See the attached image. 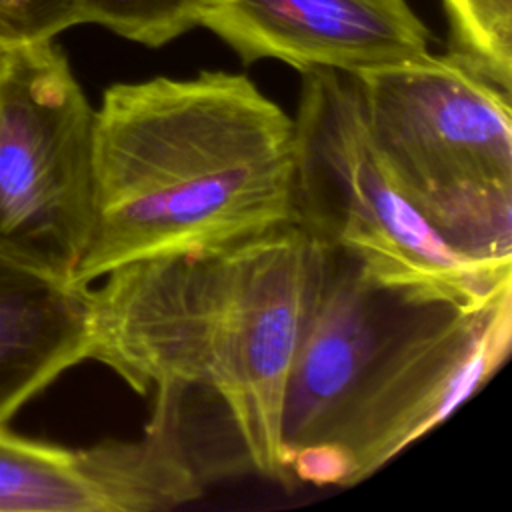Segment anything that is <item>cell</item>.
Returning a JSON list of instances; mask_svg holds the SVG:
<instances>
[{"mask_svg":"<svg viewBox=\"0 0 512 512\" xmlns=\"http://www.w3.org/2000/svg\"><path fill=\"white\" fill-rule=\"evenodd\" d=\"M210 0H88L86 24L158 48L198 26Z\"/></svg>","mask_w":512,"mask_h":512,"instance_id":"11","label":"cell"},{"mask_svg":"<svg viewBox=\"0 0 512 512\" xmlns=\"http://www.w3.org/2000/svg\"><path fill=\"white\" fill-rule=\"evenodd\" d=\"M310 242L286 378L284 484L350 488L444 422L506 362L512 286L462 304L374 276Z\"/></svg>","mask_w":512,"mask_h":512,"instance_id":"2","label":"cell"},{"mask_svg":"<svg viewBox=\"0 0 512 512\" xmlns=\"http://www.w3.org/2000/svg\"><path fill=\"white\" fill-rule=\"evenodd\" d=\"M4 56H6V54L0 52V76H2V68H4Z\"/></svg>","mask_w":512,"mask_h":512,"instance_id":"13","label":"cell"},{"mask_svg":"<svg viewBox=\"0 0 512 512\" xmlns=\"http://www.w3.org/2000/svg\"><path fill=\"white\" fill-rule=\"evenodd\" d=\"M88 0H0V52L54 40L86 24Z\"/></svg>","mask_w":512,"mask_h":512,"instance_id":"12","label":"cell"},{"mask_svg":"<svg viewBox=\"0 0 512 512\" xmlns=\"http://www.w3.org/2000/svg\"><path fill=\"white\" fill-rule=\"evenodd\" d=\"M90 286L0 252V424L74 364L88 360Z\"/></svg>","mask_w":512,"mask_h":512,"instance_id":"9","label":"cell"},{"mask_svg":"<svg viewBox=\"0 0 512 512\" xmlns=\"http://www.w3.org/2000/svg\"><path fill=\"white\" fill-rule=\"evenodd\" d=\"M296 224V126L244 74L106 88L92 126V230L74 282Z\"/></svg>","mask_w":512,"mask_h":512,"instance_id":"3","label":"cell"},{"mask_svg":"<svg viewBox=\"0 0 512 512\" xmlns=\"http://www.w3.org/2000/svg\"><path fill=\"white\" fill-rule=\"evenodd\" d=\"M198 26L246 64L356 74L430 54L428 30L404 0H210Z\"/></svg>","mask_w":512,"mask_h":512,"instance_id":"8","label":"cell"},{"mask_svg":"<svg viewBox=\"0 0 512 512\" xmlns=\"http://www.w3.org/2000/svg\"><path fill=\"white\" fill-rule=\"evenodd\" d=\"M204 482L166 436L62 448L0 424V512H154L196 500Z\"/></svg>","mask_w":512,"mask_h":512,"instance_id":"7","label":"cell"},{"mask_svg":"<svg viewBox=\"0 0 512 512\" xmlns=\"http://www.w3.org/2000/svg\"><path fill=\"white\" fill-rule=\"evenodd\" d=\"M308 236L282 224L234 242L142 258L90 288L88 358L152 396L206 484L282 482L280 422L304 312Z\"/></svg>","mask_w":512,"mask_h":512,"instance_id":"1","label":"cell"},{"mask_svg":"<svg viewBox=\"0 0 512 512\" xmlns=\"http://www.w3.org/2000/svg\"><path fill=\"white\" fill-rule=\"evenodd\" d=\"M402 194L460 256L512 270L510 94L450 52L352 74Z\"/></svg>","mask_w":512,"mask_h":512,"instance_id":"4","label":"cell"},{"mask_svg":"<svg viewBox=\"0 0 512 512\" xmlns=\"http://www.w3.org/2000/svg\"><path fill=\"white\" fill-rule=\"evenodd\" d=\"M92 126L94 108L54 40L6 52L0 252L72 284L92 230Z\"/></svg>","mask_w":512,"mask_h":512,"instance_id":"6","label":"cell"},{"mask_svg":"<svg viewBox=\"0 0 512 512\" xmlns=\"http://www.w3.org/2000/svg\"><path fill=\"white\" fill-rule=\"evenodd\" d=\"M450 54L512 94V0H442Z\"/></svg>","mask_w":512,"mask_h":512,"instance_id":"10","label":"cell"},{"mask_svg":"<svg viewBox=\"0 0 512 512\" xmlns=\"http://www.w3.org/2000/svg\"><path fill=\"white\" fill-rule=\"evenodd\" d=\"M296 126V224L318 244L360 260L384 282L478 304L512 286L454 252L416 212L366 132L352 74L302 72Z\"/></svg>","mask_w":512,"mask_h":512,"instance_id":"5","label":"cell"}]
</instances>
